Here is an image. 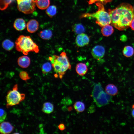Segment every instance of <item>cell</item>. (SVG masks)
<instances>
[{"label":"cell","mask_w":134,"mask_h":134,"mask_svg":"<svg viewBox=\"0 0 134 134\" xmlns=\"http://www.w3.org/2000/svg\"><path fill=\"white\" fill-rule=\"evenodd\" d=\"M13 42L10 40L6 39L2 43V46L5 50L7 51H11L14 46Z\"/></svg>","instance_id":"7402d4cb"},{"label":"cell","mask_w":134,"mask_h":134,"mask_svg":"<svg viewBox=\"0 0 134 134\" xmlns=\"http://www.w3.org/2000/svg\"><path fill=\"white\" fill-rule=\"evenodd\" d=\"M58 127L59 129L61 131L64 130L66 129L65 125L62 123L60 124L58 126Z\"/></svg>","instance_id":"f546056e"},{"label":"cell","mask_w":134,"mask_h":134,"mask_svg":"<svg viewBox=\"0 0 134 134\" xmlns=\"http://www.w3.org/2000/svg\"><path fill=\"white\" fill-rule=\"evenodd\" d=\"M52 66L51 63L47 62L43 64L42 66L41 69L43 75H45L49 72L52 68Z\"/></svg>","instance_id":"d4e9b609"},{"label":"cell","mask_w":134,"mask_h":134,"mask_svg":"<svg viewBox=\"0 0 134 134\" xmlns=\"http://www.w3.org/2000/svg\"><path fill=\"white\" fill-rule=\"evenodd\" d=\"M112 0H90L88 2L89 4H91L95 2H98L104 5L107 3L110 2L112 1Z\"/></svg>","instance_id":"83f0119b"},{"label":"cell","mask_w":134,"mask_h":134,"mask_svg":"<svg viewBox=\"0 0 134 134\" xmlns=\"http://www.w3.org/2000/svg\"><path fill=\"white\" fill-rule=\"evenodd\" d=\"M75 70L77 73L79 75L83 76L87 72L88 68L86 64L84 63H77L75 67Z\"/></svg>","instance_id":"4fadbf2b"},{"label":"cell","mask_w":134,"mask_h":134,"mask_svg":"<svg viewBox=\"0 0 134 134\" xmlns=\"http://www.w3.org/2000/svg\"><path fill=\"white\" fill-rule=\"evenodd\" d=\"M38 34L41 38L44 40L50 39L52 35L51 31L49 29H45L40 31Z\"/></svg>","instance_id":"e0dca14e"},{"label":"cell","mask_w":134,"mask_h":134,"mask_svg":"<svg viewBox=\"0 0 134 134\" xmlns=\"http://www.w3.org/2000/svg\"><path fill=\"white\" fill-rule=\"evenodd\" d=\"M36 0H17L18 9L24 14L32 13L35 10Z\"/></svg>","instance_id":"52a82bcc"},{"label":"cell","mask_w":134,"mask_h":134,"mask_svg":"<svg viewBox=\"0 0 134 134\" xmlns=\"http://www.w3.org/2000/svg\"><path fill=\"white\" fill-rule=\"evenodd\" d=\"M54 109V106L52 103L49 102H46L43 104L42 110L45 113L49 114L53 111Z\"/></svg>","instance_id":"ac0fdd59"},{"label":"cell","mask_w":134,"mask_h":134,"mask_svg":"<svg viewBox=\"0 0 134 134\" xmlns=\"http://www.w3.org/2000/svg\"><path fill=\"white\" fill-rule=\"evenodd\" d=\"M98 7V10L93 13H85L81 16V18L92 17L96 19V23L99 26L102 27L106 25L110 24L111 20L108 12H106L103 5L98 2L96 3Z\"/></svg>","instance_id":"277c9868"},{"label":"cell","mask_w":134,"mask_h":134,"mask_svg":"<svg viewBox=\"0 0 134 134\" xmlns=\"http://www.w3.org/2000/svg\"><path fill=\"white\" fill-rule=\"evenodd\" d=\"M17 62L19 66L22 68L27 67L30 65L31 60L30 58L26 56H23L19 57L18 59Z\"/></svg>","instance_id":"7c38bea8"},{"label":"cell","mask_w":134,"mask_h":134,"mask_svg":"<svg viewBox=\"0 0 134 134\" xmlns=\"http://www.w3.org/2000/svg\"><path fill=\"white\" fill-rule=\"evenodd\" d=\"M26 27L27 30L29 32L33 33L38 29L39 23L35 20L31 19L27 23Z\"/></svg>","instance_id":"8fae6325"},{"label":"cell","mask_w":134,"mask_h":134,"mask_svg":"<svg viewBox=\"0 0 134 134\" xmlns=\"http://www.w3.org/2000/svg\"><path fill=\"white\" fill-rule=\"evenodd\" d=\"M73 106L75 110L78 112H81L83 111L85 109V106L83 102L77 101L74 103Z\"/></svg>","instance_id":"cb8c5ba5"},{"label":"cell","mask_w":134,"mask_h":134,"mask_svg":"<svg viewBox=\"0 0 134 134\" xmlns=\"http://www.w3.org/2000/svg\"><path fill=\"white\" fill-rule=\"evenodd\" d=\"M19 76L20 78L22 80L25 81H26L27 80L30 78V77L29 76L28 73L25 71L21 72L19 74Z\"/></svg>","instance_id":"4316f807"},{"label":"cell","mask_w":134,"mask_h":134,"mask_svg":"<svg viewBox=\"0 0 134 134\" xmlns=\"http://www.w3.org/2000/svg\"><path fill=\"white\" fill-rule=\"evenodd\" d=\"M124 55L127 57H132L134 53V50L132 46L127 45L125 46L122 51Z\"/></svg>","instance_id":"44dd1931"},{"label":"cell","mask_w":134,"mask_h":134,"mask_svg":"<svg viewBox=\"0 0 134 134\" xmlns=\"http://www.w3.org/2000/svg\"><path fill=\"white\" fill-rule=\"evenodd\" d=\"M105 92L110 96H114L117 95L118 90L116 86L112 84H109L106 86L105 88Z\"/></svg>","instance_id":"9a60e30c"},{"label":"cell","mask_w":134,"mask_h":134,"mask_svg":"<svg viewBox=\"0 0 134 134\" xmlns=\"http://www.w3.org/2000/svg\"><path fill=\"white\" fill-rule=\"evenodd\" d=\"M130 27L134 31V18L133 19L131 23Z\"/></svg>","instance_id":"1f68e13d"},{"label":"cell","mask_w":134,"mask_h":134,"mask_svg":"<svg viewBox=\"0 0 134 134\" xmlns=\"http://www.w3.org/2000/svg\"><path fill=\"white\" fill-rule=\"evenodd\" d=\"M132 108L133 109H134V104L132 106Z\"/></svg>","instance_id":"836d02e7"},{"label":"cell","mask_w":134,"mask_h":134,"mask_svg":"<svg viewBox=\"0 0 134 134\" xmlns=\"http://www.w3.org/2000/svg\"><path fill=\"white\" fill-rule=\"evenodd\" d=\"M133 12H134V6L133 7Z\"/></svg>","instance_id":"e575fe53"},{"label":"cell","mask_w":134,"mask_h":134,"mask_svg":"<svg viewBox=\"0 0 134 134\" xmlns=\"http://www.w3.org/2000/svg\"><path fill=\"white\" fill-rule=\"evenodd\" d=\"M0 122L1 123L5 119L7 115L6 111L3 109L0 108Z\"/></svg>","instance_id":"f1b7e54d"},{"label":"cell","mask_w":134,"mask_h":134,"mask_svg":"<svg viewBox=\"0 0 134 134\" xmlns=\"http://www.w3.org/2000/svg\"><path fill=\"white\" fill-rule=\"evenodd\" d=\"M14 134H19V133H14Z\"/></svg>","instance_id":"d590c367"},{"label":"cell","mask_w":134,"mask_h":134,"mask_svg":"<svg viewBox=\"0 0 134 134\" xmlns=\"http://www.w3.org/2000/svg\"><path fill=\"white\" fill-rule=\"evenodd\" d=\"M13 26L14 28L17 31H22L26 27L25 22L22 18H17L15 21Z\"/></svg>","instance_id":"5bb4252c"},{"label":"cell","mask_w":134,"mask_h":134,"mask_svg":"<svg viewBox=\"0 0 134 134\" xmlns=\"http://www.w3.org/2000/svg\"><path fill=\"white\" fill-rule=\"evenodd\" d=\"M14 0H0V9L3 10L6 9L8 5Z\"/></svg>","instance_id":"484cf974"},{"label":"cell","mask_w":134,"mask_h":134,"mask_svg":"<svg viewBox=\"0 0 134 134\" xmlns=\"http://www.w3.org/2000/svg\"><path fill=\"white\" fill-rule=\"evenodd\" d=\"M18 90V85L16 84L13 88L12 90L8 92L6 97V106L7 108L19 104L24 99L25 94L20 93Z\"/></svg>","instance_id":"5b68a950"},{"label":"cell","mask_w":134,"mask_h":134,"mask_svg":"<svg viewBox=\"0 0 134 134\" xmlns=\"http://www.w3.org/2000/svg\"><path fill=\"white\" fill-rule=\"evenodd\" d=\"M14 127L9 122H3L1 123L0 126V132L1 134H6L11 132Z\"/></svg>","instance_id":"30bf717a"},{"label":"cell","mask_w":134,"mask_h":134,"mask_svg":"<svg viewBox=\"0 0 134 134\" xmlns=\"http://www.w3.org/2000/svg\"><path fill=\"white\" fill-rule=\"evenodd\" d=\"M120 39L123 41H125L127 39V37L125 35H123L120 36Z\"/></svg>","instance_id":"4dcf8cb0"},{"label":"cell","mask_w":134,"mask_h":134,"mask_svg":"<svg viewBox=\"0 0 134 134\" xmlns=\"http://www.w3.org/2000/svg\"><path fill=\"white\" fill-rule=\"evenodd\" d=\"M89 41V37L84 33L78 34L75 39L76 44L79 47H83L88 45Z\"/></svg>","instance_id":"9c48e42d"},{"label":"cell","mask_w":134,"mask_h":134,"mask_svg":"<svg viewBox=\"0 0 134 134\" xmlns=\"http://www.w3.org/2000/svg\"><path fill=\"white\" fill-rule=\"evenodd\" d=\"M105 53L104 47L100 45H97L94 46L92 49L91 55L95 59L99 60L104 56Z\"/></svg>","instance_id":"ba28073f"},{"label":"cell","mask_w":134,"mask_h":134,"mask_svg":"<svg viewBox=\"0 0 134 134\" xmlns=\"http://www.w3.org/2000/svg\"><path fill=\"white\" fill-rule=\"evenodd\" d=\"M108 12L111 17V25L120 31L130 27L134 18L133 7L127 3H122L112 10L109 9Z\"/></svg>","instance_id":"6da1fadb"},{"label":"cell","mask_w":134,"mask_h":134,"mask_svg":"<svg viewBox=\"0 0 134 134\" xmlns=\"http://www.w3.org/2000/svg\"><path fill=\"white\" fill-rule=\"evenodd\" d=\"M132 115L133 117L134 118V109H133V110L132 111Z\"/></svg>","instance_id":"d6a6232c"},{"label":"cell","mask_w":134,"mask_h":134,"mask_svg":"<svg viewBox=\"0 0 134 134\" xmlns=\"http://www.w3.org/2000/svg\"><path fill=\"white\" fill-rule=\"evenodd\" d=\"M50 61L57 76L62 79L67 71L70 69L71 66L66 52H62L60 55H54L49 57Z\"/></svg>","instance_id":"7a4b0ae2"},{"label":"cell","mask_w":134,"mask_h":134,"mask_svg":"<svg viewBox=\"0 0 134 134\" xmlns=\"http://www.w3.org/2000/svg\"><path fill=\"white\" fill-rule=\"evenodd\" d=\"M50 4V0H37L36 5L39 9L43 10L47 9Z\"/></svg>","instance_id":"ffe728a7"},{"label":"cell","mask_w":134,"mask_h":134,"mask_svg":"<svg viewBox=\"0 0 134 134\" xmlns=\"http://www.w3.org/2000/svg\"><path fill=\"white\" fill-rule=\"evenodd\" d=\"M95 88V98L98 105L101 106L108 104L111 100V96L103 91L100 83L96 84Z\"/></svg>","instance_id":"8992f818"},{"label":"cell","mask_w":134,"mask_h":134,"mask_svg":"<svg viewBox=\"0 0 134 134\" xmlns=\"http://www.w3.org/2000/svg\"><path fill=\"white\" fill-rule=\"evenodd\" d=\"M72 29L74 33L77 35L83 33L85 31L84 26L82 24L79 23L75 24L73 25Z\"/></svg>","instance_id":"d6986e66"},{"label":"cell","mask_w":134,"mask_h":134,"mask_svg":"<svg viewBox=\"0 0 134 134\" xmlns=\"http://www.w3.org/2000/svg\"><path fill=\"white\" fill-rule=\"evenodd\" d=\"M15 43L16 50L26 55L30 52L38 53L39 51L38 46L30 36L20 35L16 40Z\"/></svg>","instance_id":"3957f363"},{"label":"cell","mask_w":134,"mask_h":134,"mask_svg":"<svg viewBox=\"0 0 134 134\" xmlns=\"http://www.w3.org/2000/svg\"><path fill=\"white\" fill-rule=\"evenodd\" d=\"M114 31V29L112 26L109 24L102 27L101 32L103 36L107 37L111 35Z\"/></svg>","instance_id":"2e32d148"},{"label":"cell","mask_w":134,"mask_h":134,"mask_svg":"<svg viewBox=\"0 0 134 134\" xmlns=\"http://www.w3.org/2000/svg\"><path fill=\"white\" fill-rule=\"evenodd\" d=\"M57 8L54 5L49 6L46 9V12L47 15L52 18L54 16L56 13Z\"/></svg>","instance_id":"603a6c76"}]
</instances>
